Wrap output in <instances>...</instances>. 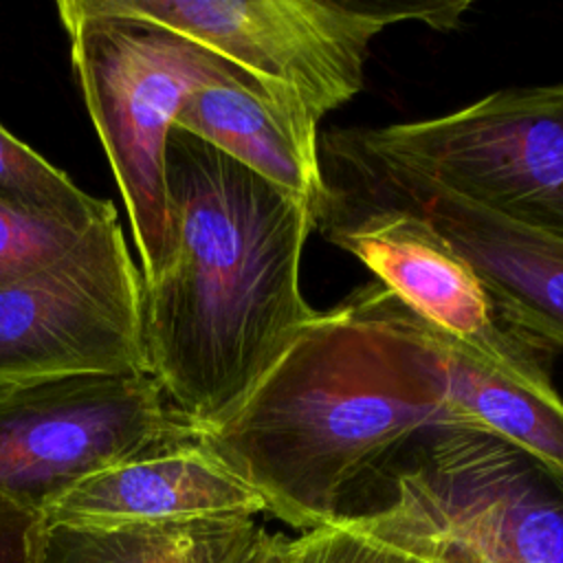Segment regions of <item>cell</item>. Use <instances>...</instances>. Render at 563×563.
Returning <instances> with one entry per match:
<instances>
[{
  "instance_id": "1",
  "label": "cell",
  "mask_w": 563,
  "mask_h": 563,
  "mask_svg": "<svg viewBox=\"0 0 563 563\" xmlns=\"http://www.w3.org/2000/svg\"><path fill=\"white\" fill-rule=\"evenodd\" d=\"M468 427L453 409L427 325L380 282L314 312L200 442L264 501L310 530L345 515L418 440Z\"/></svg>"
},
{
  "instance_id": "2",
  "label": "cell",
  "mask_w": 563,
  "mask_h": 563,
  "mask_svg": "<svg viewBox=\"0 0 563 563\" xmlns=\"http://www.w3.org/2000/svg\"><path fill=\"white\" fill-rule=\"evenodd\" d=\"M174 249L143 282L150 374L198 431L229 418L317 312L299 286L317 207L174 125Z\"/></svg>"
},
{
  "instance_id": "3",
  "label": "cell",
  "mask_w": 563,
  "mask_h": 563,
  "mask_svg": "<svg viewBox=\"0 0 563 563\" xmlns=\"http://www.w3.org/2000/svg\"><path fill=\"white\" fill-rule=\"evenodd\" d=\"M86 108L123 196L143 282L174 249L165 154L176 114L198 86L251 77L216 53L143 18L57 2Z\"/></svg>"
},
{
  "instance_id": "4",
  "label": "cell",
  "mask_w": 563,
  "mask_h": 563,
  "mask_svg": "<svg viewBox=\"0 0 563 563\" xmlns=\"http://www.w3.org/2000/svg\"><path fill=\"white\" fill-rule=\"evenodd\" d=\"M143 18L249 73L306 134L365 81L372 40L418 20L455 29L471 2L378 0H95Z\"/></svg>"
},
{
  "instance_id": "5",
  "label": "cell",
  "mask_w": 563,
  "mask_h": 563,
  "mask_svg": "<svg viewBox=\"0 0 563 563\" xmlns=\"http://www.w3.org/2000/svg\"><path fill=\"white\" fill-rule=\"evenodd\" d=\"M350 130L449 194L563 240V84L506 88L442 117Z\"/></svg>"
},
{
  "instance_id": "6",
  "label": "cell",
  "mask_w": 563,
  "mask_h": 563,
  "mask_svg": "<svg viewBox=\"0 0 563 563\" xmlns=\"http://www.w3.org/2000/svg\"><path fill=\"white\" fill-rule=\"evenodd\" d=\"M196 438L147 372L0 385V495L42 517L84 479Z\"/></svg>"
},
{
  "instance_id": "7",
  "label": "cell",
  "mask_w": 563,
  "mask_h": 563,
  "mask_svg": "<svg viewBox=\"0 0 563 563\" xmlns=\"http://www.w3.org/2000/svg\"><path fill=\"white\" fill-rule=\"evenodd\" d=\"M383 477L387 497L374 508L482 563H563V471L488 431L427 433Z\"/></svg>"
},
{
  "instance_id": "8",
  "label": "cell",
  "mask_w": 563,
  "mask_h": 563,
  "mask_svg": "<svg viewBox=\"0 0 563 563\" xmlns=\"http://www.w3.org/2000/svg\"><path fill=\"white\" fill-rule=\"evenodd\" d=\"M147 372L143 277L117 211L59 257L0 288V385Z\"/></svg>"
},
{
  "instance_id": "9",
  "label": "cell",
  "mask_w": 563,
  "mask_h": 563,
  "mask_svg": "<svg viewBox=\"0 0 563 563\" xmlns=\"http://www.w3.org/2000/svg\"><path fill=\"white\" fill-rule=\"evenodd\" d=\"M314 227L358 257L394 297L477 361L543 394L552 383V350L519 328L475 271L422 218L345 200L323 187Z\"/></svg>"
},
{
  "instance_id": "10",
  "label": "cell",
  "mask_w": 563,
  "mask_h": 563,
  "mask_svg": "<svg viewBox=\"0 0 563 563\" xmlns=\"http://www.w3.org/2000/svg\"><path fill=\"white\" fill-rule=\"evenodd\" d=\"M323 187L345 200L422 218L475 271L506 314L563 352V240L515 224L332 130L319 152Z\"/></svg>"
},
{
  "instance_id": "11",
  "label": "cell",
  "mask_w": 563,
  "mask_h": 563,
  "mask_svg": "<svg viewBox=\"0 0 563 563\" xmlns=\"http://www.w3.org/2000/svg\"><path fill=\"white\" fill-rule=\"evenodd\" d=\"M257 512H266L262 497L196 438L84 479L51 504L42 521L125 526Z\"/></svg>"
},
{
  "instance_id": "12",
  "label": "cell",
  "mask_w": 563,
  "mask_h": 563,
  "mask_svg": "<svg viewBox=\"0 0 563 563\" xmlns=\"http://www.w3.org/2000/svg\"><path fill=\"white\" fill-rule=\"evenodd\" d=\"M176 128L317 207L323 194L319 139L277 108L253 77L198 86L183 101Z\"/></svg>"
},
{
  "instance_id": "13",
  "label": "cell",
  "mask_w": 563,
  "mask_h": 563,
  "mask_svg": "<svg viewBox=\"0 0 563 563\" xmlns=\"http://www.w3.org/2000/svg\"><path fill=\"white\" fill-rule=\"evenodd\" d=\"M264 528L253 517L79 526L44 523L37 563H240Z\"/></svg>"
},
{
  "instance_id": "14",
  "label": "cell",
  "mask_w": 563,
  "mask_h": 563,
  "mask_svg": "<svg viewBox=\"0 0 563 563\" xmlns=\"http://www.w3.org/2000/svg\"><path fill=\"white\" fill-rule=\"evenodd\" d=\"M427 334L440 358L446 396L464 422L563 471V400L543 396L484 365L431 325Z\"/></svg>"
},
{
  "instance_id": "15",
  "label": "cell",
  "mask_w": 563,
  "mask_h": 563,
  "mask_svg": "<svg viewBox=\"0 0 563 563\" xmlns=\"http://www.w3.org/2000/svg\"><path fill=\"white\" fill-rule=\"evenodd\" d=\"M0 202L75 231L90 229L114 211L110 200L79 189L70 176L0 125Z\"/></svg>"
},
{
  "instance_id": "16",
  "label": "cell",
  "mask_w": 563,
  "mask_h": 563,
  "mask_svg": "<svg viewBox=\"0 0 563 563\" xmlns=\"http://www.w3.org/2000/svg\"><path fill=\"white\" fill-rule=\"evenodd\" d=\"M286 563H424L409 539L369 523L358 512L286 539Z\"/></svg>"
},
{
  "instance_id": "17",
  "label": "cell",
  "mask_w": 563,
  "mask_h": 563,
  "mask_svg": "<svg viewBox=\"0 0 563 563\" xmlns=\"http://www.w3.org/2000/svg\"><path fill=\"white\" fill-rule=\"evenodd\" d=\"M81 231L0 202V288L66 253Z\"/></svg>"
},
{
  "instance_id": "18",
  "label": "cell",
  "mask_w": 563,
  "mask_h": 563,
  "mask_svg": "<svg viewBox=\"0 0 563 563\" xmlns=\"http://www.w3.org/2000/svg\"><path fill=\"white\" fill-rule=\"evenodd\" d=\"M354 512L365 517L369 523L385 528L389 532H396V534L409 539L411 543H416L424 563H482L477 559V554L473 550H468L466 545H462L444 534H438V532L424 530L420 526H413L409 521H402L383 508L372 506L367 510H354Z\"/></svg>"
},
{
  "instance_id": "19",
  "label": "cell",
  "mask_w": 563,
  "mask_h": 563,
  "mask_svg": "<svg viewBox=\"0 0 563 563\" xmlns=\"http://www.w3.org/2000/svg\"><path fill=\"white\" fill-rule=\"evenodd\" d=\"M42 517L0 495V563H37Z\"/></svg>"
},
{
  "instance_id": "20",
  "label": "cell",
  "mask_w": 563,
  "mask_h": 563,
  "mask_svg": "<svg viewBox=\"0 0 563 563\" xmlns=\"http://www.w3.org/2000/svg\"><path fill=\"white\" fill-rule=\"evenodd\" d=\"M240 563H286V539L266 530Z\"/></svg>"
}]
</instances>
